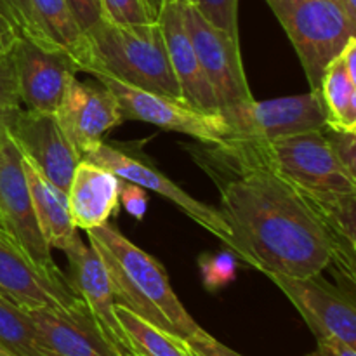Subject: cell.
I'll return each instance as SVG.
<instances>
[{"label":"cell","instance_id":"16","mask_svg":"<svg viewBox=\"0 0 356 356\" xmlns=\"http://www.w3.org/2000/svg\"><path fill=\"white\" fill-rule=\"evenodd\" d=\"M156 21L162 28L170 68L179 86L181 99L205 115H221L214 90L202 70L193 42L184 26L181 0H165Z\"/></svg>","mask_w":356,"mask_h":356},{"label":"cell","instance_id":"25","mask_svg":"<svg viewBox=\"0 0 356 356\" xmlns=\"http://www.w3.org/2000/svg\"><path fill=\"white\" fill-rule=\"evenodd\" d=\"M0 350L9 356H54L26 309L0 296Z\"/></svg>","mask_w":356,"mask_h":356},{"label":"cell","instance_id":"26","mask_svg":"<svg viewBox=\"0 0 356 356\" xmlns=\"http://www.w3.org/2000/svg\"><path fill=\"white\" fill-rule=\"evenodd\" d=\"M104 19L115 24H146L156 21L148 0H99Z\"/></svg>","mask_w":356,"mask_h":356},{"label":"cell","instance_id":"29","mask_svg":"<svg viewBox=\"0 0 356 356\" xmlns=\"http://www.w3.org/2000/svg\"><path fill=\"white\" fill-rule=\"evenodd\" d=\"M198 266L205 287L209 291H218L235 280L238 263L233 252H219L214 256H202Z\"/></svg>","mask_w":356,"mask_h":356},{"label":"cell","instance_id":"7","mask_svg":"<svg viewBox=\"0 0 356 356\" xmlns=\"http://www.w3.org/2000/svg\"><path fill=\"white\" fill-rule=\"evenodd\" d=\"M184 26L200 59L202 70L214 90L221 117L252 101L245 70H243L240 42L209 23L193 3L181 2Z\"/></svg>","mask_w":356,"mask_h":356},{"label":"cell","instance_id":"20","mask_svg":"<svg viewBox=\"0 0 356 356\" xmlns=\"http://www.w3.org/2000/svg\"><path fill=\"white\" fill-rule=\"evenodd\" d=\"M23 159V169L26 174L28 188H30L33 211L37 216L38 228L42 236L51 249L65 250L76 238V228L70 214L68 197L59 191L54 184L49 183L30 160Z\"/></svg>","mask_w":356,"mask_h":356},{"label":"cell","instance_id":"14","mask_svg":"<svg viewBox=\"0 0 356 356\" xmlns=\"http://www.w3.org/2000/svg\"><path fill=\"white\" fill-rule=\"evenodd\" d=\"M54 115L82 159L103 143L111 129L125 122L120 104L110 89L101 82H82L76 75L70 79Z\"/></svg>","mask_w":356,"mask_h":356},{"label":"cell","instance_id":"8","mask_svg":"<svg viewBox=\"0 0 356 356\" xmlns=\"http://www.w3.org/2000/svg\"><path fill=\"white\" fill-rule=\"evenodd\" d=\"M92 76L113 92L120 104L125 122H145V124L155 125L163 131L190 136L205 145H218L232 136V131L221 115H205L202 111L193 110L183 99L138 89V87L127 86L113 76Z\"/></svg>","mask_w":356,"mask_h":356},{"label":"cell","instance_id":"4","mask_svg":"<svg viewBox=\"0 0 356 356\" xmlns=\"http://www.w3.org/2000/svg\"><path fill=\"white\" fill-rule=\"evenodd\" d=\"M294 45L312 90L325 66L356 37V24L337 0H264Z\"/></svg>","mask_w":356,"mask_h":356},{"label":"cell","instance_id":"36","mask_svg":"<svg viewBox=\"0 0 356 356\" xmlns=\"http://www.w3.org/2000/svg\"><path fill=\"white\" fill-rule=\"evenodd\" d=\"M13 44H14V40L10 38V35L6 31L3 24L0 23V54H3V52H9V49L13 47Z\"/></svg>","mask_w":356,"mask_h":356},{"label":"cell","instance_id":"21","mask_svg":"<svg viewBox=\"0 0 356 356\" xmlns=\"http://www.w3.org/2000/svg\"><path fill=\"white\" fill-rule=\"evenodd\" d=\"M316 90L325 115V127L356 132V80L350 76L339 54L325 66Z\"/></svg>","mask_w":356,"mask_h":356},{"label":"cell","instance_id":"10","mask_svg":"<svg viewBox=\"0 0 356 356\" xmlns=\"http://www.w3.org/2000/svg\"><path fill=\"white\" fill-rule=\"evenodd\" d=\"M9 52L21 108L54 113L70 79L79 73L75 59L26 37L16 38Z\"/></svg>","mask_w":356,"mask_h":356},{"label":"cell","instance_id":"23","mask_svg":"<svg viewBox=\"0 0 356 356\" xmlns=\"http://www.w3.org/2000/svg\"><path fill=\"white\" fill-rule=\"evenodd\" d=\"M131 355L134 356H193L186 341L152 325L125 306H115Z\"/></svg>","mask_w":356,"mask_h":356},{"label":"cell","instance_id":"38","mask_svg":"<svg viewBox=\"0 0 356 356\" xmlns=\"http://www.w3.org/2000/svg\"><path fill=\"white\" fill-rule=\"evenodd\" d=\"M163 2H165V0H148L149 7H152L153 13L156 14V17H159V13H160V9H162Z\"/></svg>","mask_w":356,"mask_h":356},{"label":"cell","instance_id":"6","mask_svg":"<svg viewBox=\"0 0 356 356\" xmlns=\"http://www.w3.org/2000/svg\"><path fill=\"white\" fill-rule=\"evenodd\" d=\"M252 143L268 165L298 190L356 193V177L339 162L323 129Z\"/></svg>","mask_w":356,"mask_h":356},{"label":"cell","instance_id":"12","mask_svg":"<svg viewBox=\"0 0 356 356\" xmlns=\"http://www.w3.org/2000/svg\"><path fill=\"white\" fill-rule=\"evenodd\" d=\"M294 305L315 337L332 336L356 348V309L351 292L313 277L266 275Z\"/></svg>","mask_w":356,"mask_h":356},{"label":"cell","instance_id":"37","mask_svg":"<svg viewBox=\"0 0 356 356\" xmlns=\"http://www.w3.org/2000/svg\"><path fill=\"white\" fill-rule=\"evenodd\" d=\"M346 16L356 24V0H337Z\"/></svg>","mask_w":356,"mask_h":356},{"label":"cell","instance_id":"2","mask_svg":"<svg viewBox=\"0 0 356 356\" xmlns=\"http://www.w3.org/2000/svg\"><path fill=\"white\" fill-rule=\"evenodd\" d=\"M87 238L106 268L117 305L184 341L205 332L170 287L165 268L117 226L106 222L87 229Z\"/></svg>","mask_w":356,"mask_h":356},{"label":"cell","instance_id":"31","mask_svg":"<svg viewBox=\"0 0 356 356\" xmlns=\"http://www.w3.org/2000/svg\"><path fill=\"white\" fill-rule=\"evenodd\" d=\"M323 131L344 169L356 177V132L334 131L329 127H323Z\"/></svg>","mask_w":356,"mask_h":356},{"label":"cell","instance_id":"28","mask_svg":"<svg viewBox=\"0 0 356 356\" xmlns=\"http://www.w3.org/2000/svg\"><path fill=\"white\" fill-rule=\"evenodd\" d=\"M193 6L209 23L238 40V0H195Z\"/></svg>","mask_w":356,"mask_h":356},{"label":"cell","instance_id":"43","mask_svg":"<svg viewBox=\"0 0 356 356\" xmlns=\"http://www.w3.org/2000/svg\"><path fill=\"white\" fill-rule=\"evenodd\" d=\"M193 356H197V355H193Z\"/></svg>","mask_w":356,"mask_h":356},{"label":"cell","instance_id":"15","mask_svg":"<svg viewBox=\"0 0 356 356\" xmlns=\"http://www.w3.org/2000/svg\"><path fill=\"white\" fill-rule=\"evenodd\" d=\"M26 312L54 356H127L111 343L82 299L72 306H45Z\"/></svg>","mask_w":356,"mask_h":356},{"label":"cell","instance_id":"39","mask_svg":"<svg viewBox=\"0 0 356 356\" xmlns=\"http://www.w3.org/2000/svg\"><path fill=\"white\" fill-rule=\"evenodd\" d=\"M181 2H186V3H195V0H181Z\"/></svg>","mask_w":356,"mask_h":356},{"label":"cell","instance_id":"9","mask_svg":"<svg viewBox=\"0 0 356 356\" xmlns=\"http://www.w3.org/2000/svg\"><path fill=\"white\" fill-rule=\"evenodd\" d=\"M222 118L232 131L228 139L242 141H273L325 127L318 90L278 99H252Z\"/></svg>","mask_w":356,"mask_h":356},{"label":"cell","instance_id":"32","mask_svg":"<svg viewBox=\"0 0 356 356\" xmlns=\"http://www.w3.org/2000/svg\"><path fill=\"white\" fill-rule=\"evenodd\" d=\"M120 179V177H118ZM118 200L122 202L125 211L134 219L141 221L148 209V193L145 188L138 186L134 183L120 179V188H118Z\"/></svg>","mask_w":356,"mask_h":356},{"label":"cell","instance_id":"22","mask_svg":"<svg viewBox=\"0 0 356 356\" xmlns=\"http://www.w3.org/2000/svg\"><path fill=\"white\" fill-rule=\"evenodd\" d=\"M30 7L38 44L72 56L83 31L66 0H30Z\"/></svg>","mask_w":356,"mask_h":356},{"label":"cell","instance_id":"34","mask_svg":"<svg viewBox=\"0 0 356 356\" xmlns=\"http://www.w3.org/2000/svg\"><path fill=\"white\" fill-rule=\"evenodd\" d=\"M186 344L191 350V353L197 356H242L240 353H236V351L229 350L228 346L221 344L219 341H216L207 332L186 341Z\"/></svg>","mask_w":356,"mask_h":356},{"label":"cell","instance_id":"35","mask_svg":"<svg viewBox=\"0 0 356 356\" xmlns=\"http://www.w3.org/2000/svg\"><path fill=\"white\" fill-rule=\"evenodd\" d=\"M316 343H318L316 350L308 356H356V348L337 337H318Z\"/></svg>","mask_w":356,"mask_h":356},{"label":"cell","instance_id":"11","mask_svg":"<svg viewBox=\"0 0 356 356\" xmlns=\"http://www.w3.org/2000/svg\"><path fill=\"white\" fill-rule=\"evenodd\" d=\"M6 129L21 155L30 160L49 183L68 193L75 167L82 156L59 127L56 115L19 108L9 118Z\"/></svg>","mask_w":356,"mask_h":356},{"label":"cell","instance_id":"42","mask_svg":"<svg viewBox=\"0 0 356 356\" xmlns=\"http://www.w3.org/2000/svg\"><path fill=\"white\" fill-rule=\"evenodd\" d=\"M129 356H134V355H129Z\"/></svg>","mask_w":356,"mask_h":356},{"label":"cell","instance_id":"24","mask_svg":"<svg viewBox=\"0 0 356 356\" xmlns=\"http://www.w3.org/2000/svg\"><path fill=\"white\" fill-rule=\"evenodd\" d=\"M298 190V188H296ZM302 200L309 205L316 218L322 221L327 232L348 247H355L356 193L337 191H308L298 190Z\"/></svg>","mask_w":356,"mask_h":356},{"label":"cell","instance_id":"3","mask_svg":"<svg viewBox=\"0 0 356 356\" xmlns=\"http://www.w3.org/2000/svg\"><path fill=\"white\" fill-rule=\"evenodd\" d=\"M72 58L79 72L113 76L127 86L181 99L159 21L115 24L103 17L83 31Z\"/></svg>","mask_w":356,"mask_h":356},{"label":"cell","instance_id":"18","mask_svg":"<svg viewBox=\"0 0 356 356\" xmlns=\"http://www.w3.org/2000/svg\"><path fill=\"white\" fill-rule=\"evenodd\" d=\"M63 252L68 259V282L72 289L89 306V309L96 316V320L103 327L111 343L122 353L129 356L131 351H129L127 341H125L120 323L115 315L117 301H115L113 289H111L110 277H108V271L101 257L97 256L92 247L83 243L80 236H76L72 245L66 247Z\"/></svg>","mask_w":356,"mask_h":356},{"label":"cell","instance_id":"33","mask_svg":"<svg viewBox=\"0 0 356 356\" xmlns=\"http://www.w3.org/2000/svg\"><path fill=\"white\" fill-rule=\"evenodd\" d=\"M66 3L82 31H87L97 21L103 19V9H101L99 0H66Z\"/></svg>","mask_w":356,"mask_h":356},{"label":"cell","instance_id":"17","mask_svg":"<svg viewBox=\"0 0 356 356\" xmlns=\"http://www.w3.org/2000/svg\"><path fill=\"white\" fill-rule=\"evenodd\" d=\"M0 296L23 309L72 306L80 301L72 285L45 277L30 257L0 228Z\"/></svg>","mask_w":356,"mask_h":356},{"label":"cell","instance_id":"40","mask_svg":"<svg viewBox=\"0 0 356 356\" xmlns=\"http://www.w3.org/2000/svg\"><path fill=\"white\" fill-rule=\"evenodd\" d=\"M0 356H9V355H7V353H3V351L0 350Z\"/></svg>","mask_w":356,"mask_h":356},{"label":"cell","instance_id":"30","mask_svg":"<svg viewBox=\"0 0 356 356\" xmlns=\"http://www.w3.org/2000/svg\"><path fill=\"white\" fill-rule=\"evenodd\" d=\"M21 108L17 97L16 79L10 52L0 54V131L6 129L9 118Z\"/></svg>","mask_w":356,"mask_h":356},{"label":"cell","instance_id":"13","mask_svg":"<svg viewBox=\"0 0 356 356\" xmlns=\"http://www.w3.org/2000/svg\"><path fill=\"white\" fill-rule=\"evenodd\" d=\"M83 160L108 169L120 179L138 184V186L145 188L146 191H155V193L162 195L163 198L172 202L179 211L190 216V219H193L200 228H204L205 232L221 240L226 247H229V242H232L229 229L218 209L191 197L183 188L177 186L174 181H170L165 174L153 167L152 163L143 162V160L136 159V156L129 155V153L118 149L117 146L108 145L104 141L99 146H96L92 152L87 153Z\"/></svg>","mask_w":356,"mask_h":356},{"label":"cell","instance_id":"27","mask_svg":"<svg viewBox=\"0 0 356 356\" xmlns=\"http://www.w3.org/2000/svg\"><path fill=\"white\" fill-rule=\"evenodd\" d=\"M0 23L13 40L26 37L37 42L30 0H0Z\"/></svg>","mask_w":356,"mask_h":356},{"label":"cell","instance_id":"5","mask_svg":"<svg viewBox=\"0 0 356 356\" xmlns=\"http://www.w3.org/2000/svg\"><path fill=\"white\" fill-rule=\"evenodd\" d=\"M0 222L3 232L45 277L56 284L70 285L38 228L21 152L7 129L0 131Z\"/></svg>","mask_w":356,"mask_h":356},{"label":"cell","instance_id":"1","mask_svg":"<svg viewBox=\"0 0 356 356\" xmlns=\"http://www.w3.org/2000/svg\"><path fill=\"white\" fill-rule=\"evenodd\" d=\"M191 155L219 191L229 249L264 275L313 277L337 266L355 284V247L334 238L291 183L268 165L252 141L193 146Z\"/></svg>","mask_w":356,"mask_h":356},{"label":"cell","instance_id":"19","mask_svg":"<svg viewBox=\"0 0 356 356\" xmlns=\"http://www.w3.org/2000/svg\"><path fill=\"white\" fill-rule=\"evenodd\" d=\"M118 188L120 179L113 172L80 160L66 193L75 228L87 232L106 225L118 209Z\"/></svg>","mask_w":356,"mask_h":356},{"label":"cell","instance_id":"41","mask_svg":"<svg viewBox=\"0 0 356 356\" xmlns=\"http://www.w3.org/2000/svg\"><path fill=\"white\" fill-rule=\"evenodd\" d=\"M0 228H2V222H0Z\"/></svg>","mask_w":356,"mask_h":356}]
</instances>
